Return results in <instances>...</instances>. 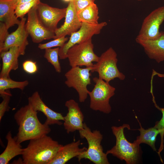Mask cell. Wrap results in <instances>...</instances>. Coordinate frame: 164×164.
Masks as SVG:
<instances>
[{"label":"cell","instance_id":"6da1fadb","mask_svg":"<svg viewBox=\"0 0 164 164\" xmlns=\"http://www.w3.org/2000/svg\"><path fill=\"white\" fill-rule=\"evenodd\" d=\"M37 113L28 104L21 107L15 114L14 118L19 128L17 134L14 137L18 142L21 144L47 135L50 132L49 125L40 121Z\"/></svg>","mask_w":164,"mask_h":164},{"label":"cell","instance_id":"7a4b0ae2","mask_svg":"<svg viewBox=\"0 0 164 164\" xmlns=\"http://www.w3.org/2000/svg\"><path fill=\"white\" fill-rule=\"evenodd\" d=\"M63 145L46 135L30 140L22 154L23 164H49Z\"/></svg>","mask_w":164,"mask_h":164},{"label":"cell","instance_id":"3957f363","mask_svg":"<svg viewBox=\"0 0 164 164\" xmlns=\"http://www.w3.org/2000/svg\"><path fill=\"white\" fill-rule=\"evenodd\" d=\"M130 129L128 124H124L119 126L111 127L112 132L116 138L115 145L106 153L111 154L121 161L124 160L127 164H135L141 159V149L140 145L129 142L124 133L125 128Z\"/></svg>","mask_w":164,"mask_h":164},{"label":"cell","instance_id":"277c9868","mask_svg":"<svg viewBox=\"0 0 164 164\" xmlns=\"http://www.w3.org/2000/svg\"><path fill=\"white\" fill-rule=\"evenodd\" d=\"M80 137L87 141L88 147L87 150L77 157L80 162L83 159H88L95 164H109L107 154L104 152L101 142L103 136L100 132L91 131L84 123L83 128L79 131Z\"/></svg>","mask_w":164,"mask_h":164},{"label":"cell","instance_id":"5b68a950","mask_svg":"<svg viewBox=\"0 0 164 164\" xmlns=\"http://www.w3.org/2000/svg\"><path fill=\"white\" fill-rule=\"evenodd\" d=\"M95 84L91 91H88L90 97V107L92 110L108 114L111 111L110 99L115 94V88L99 77L93 78Z\"/></svg>","mask_w":164,"mask_h":164},{"label":"cell","instance_id":"8992f818","mask_svg":"<svg viewBox=\"0 0 164 164\" xmlns=\"http://www.w3.org/2000/svg\"><path fill=\"white\" fill-rule=\"evenodd\" d=\"M117 56L114 49L110 47L101 54L98 61L94 64L91 73L97 72L99 77L108 83L115 78L124 80L125 76L118 68Z\"/></svg>","mask_w":164,"mask_h":164},{"label":"cell","instance_id":"52a82bcc","mask_svg":"<svg viewBox=\"0 0 164 164\" xmlns=\"http://www.w3.org/2000/svg\"><path fill=\"white\" fill-rule=\"evenodd\" d=\"M92 67L82 68L79 66L71 67L65 74V84L69 87L74 89L78 93L80 102H85L88 90V85L91 84V76Z\"/></svg>","mask_w":164,"mask_h":164},{"label":"cell","instance_id":"ba28073f","mask_svg":"<svg viewBox=\"0 0 164 164\" xmlns=\"http://www.w3.org/2000/svg\"><path fill=\"white\" fill-rule=\"evenodd\" d=\"M92 39L76 44L68 50L67 58L71 67L85 66L92 67L93 62H97L99 57L94 51Z\"/></svg>","mask_w":164,"mask_h":164},{"label":"cell","instance_id":"9c48e42d","mask_svg":"<svg viewBox=\"0 0 164 164\" xmlns=\"http://www.w3.org/2000/svg\"><path fill=\"white\" fill-rule=\"evenodd\" d=\"M164 21V6L151 12L143 20L135 41L151 40L160 36V26Z\"/></svg>","mask_w":164,"mask_h":164},{"label":"cell","instance_id":"30bf717a","mask_svg":"<svg viewBox=\"0 0 164 164\" xmlns=\"http://www.w3.org/2000/svg\"><path fill=\"white\" fill-rule=\"evenodd\" d=\"M107 24L106 22H102L96 25L82 22L79 29L72 33L69 40L60 47L59 55L60 59L67 58V52L70 48L76 44L91 39L94 35L99 34L102 28Z\"/></svg>","mask_w":164,"mask_h":164},{"label":"cell","instance_id":"8fae6325","mask_svg":"<svg viewBox=\"0 0 164 164\" xmlns=\"http://www.w3.org/2000/svg\"><path fill=\"white\" fill-rule=\"evenodd\" d=\"M37 5L28 13L25 27L32 42L39 43L44 40L53 39L55 34L54 32L46 29L40 22L37 14Z\"/></svg>","mask_w":164,"mask_h":164},{"label":"cell","instance_id":"7c38bea8","mask_svg":"<svg viewBox=\"0 0 164 164\" xmlns=\"http://www.w3.org/2000/svg\"><path fill=\"white\" fill-rule=\"evenodd\" d=\"M67 8L60 9L50 6L41 2L37 5V12L42 25L47 29L55 32L59 22L65 17Z\"/></svg>","mask_w":164,"mask_h":164},{"label":"cell","instance_id":"4fadbf2b","mask_svg":"<svg viewBox=\"0 0 164 164\" xmlns=\"http://www.w3.org/2000/svg\"><path fill=\"white\" fill-rule=\"evenodd\" d=\"M68 112L64 117L63 126L67 134L83 128L84 115L78 104L74 100L67 101L65 104Z\"/></svg>","mask_w":164,"mask_h":164},{"label":"cell","instance_id":"5bb4252c","mask_svg":"<svg viewBox=\"0 0 164 164\" xmlns=\"http://www.w3.org/2000/svg\"><path fill=\"white\" fill-rule=\"evenodd\" d=\"M26 19L25 17L21 19L16 29L6 37L0 52L8 50L10 47L16 46L19 48L21 55H23L29 43L27 37L29 35L26 30L25 24Z\"/></svg>","mask_w":164,"mask_h":164},{"label":"cell","instance_id":"9a60e30c","mask_svg":"<svg viewBox=\"0 0 164 164\" xmlns=\"http://www.w3.org/2000/svg\"><path fill=\"white\" fill-rule=\"evenodd\" d=\"M65 18L63 24L55 31L53 39L65 37L67 35L70 36L81 27L82 22L78 18L74 0L69 2Z\"/></svg>","mask_w":164,"mask_h":164},{"label":"cell","instance_id":"2e32d148","mask_svg":"<svg viewBox=\"0 0 164 164\" xmlns=\"http://www.w3.org/2000/svg\"><path fill=\"white\" fill-rule=\"evenodd\" d=\"M28 104L36 111L43 113L46 117L45 123L49 125L56 124L61 125L64 116L60 113L56 112L47 106L42 100L38 91H35L28 98Z\"/></svg>","mask_w":164,"mask_h":164},{"label":"cell","instance_id":"e0dca14e","mask_svg":"<svg viewBox=\"0 0 164 164\" xmlns=\"http://www.w3.org/2000/svg\"><path fill=\"white\" fill-rule=\"evenodd\" d=\"M136 41L143 48L150 59L158 63L164 61V32L161 31L160 36L156 39Z\"/></svg>","mask_w":164,"mask_h":164},{"label":"cell","instance_id":"ac0fdd59","mask_svg":"<svg viewBox=\"0 0 164 164\" xmlns=\"http://www.w3.org/2000/svg\"><path fill=\"white\" fill-rule=\"evenodd\" d=\"M80 141L79 140L63 145L49 164H65L71 159L80 155L87 148L80 147Z\"/></svg>","mask_w":164,"mask_h":164},{"label":"cell","instance_id":"d6986e66","mask_svg":"<svg viewBox=\"0 0 164 164\" xmlns=\"http://www.w3.org/2000/svg\"><path fill=\"white\" fill-rule=\"evenodd\" d=\"M0 53L2 66L0 77H10L11 71L16 70L18 68V58L21 55L19 48L17 46H12L7 51L0 52Z\"/></svg>","mask_w":164,"mask_h":164},{"label":"cell","instance_id":"ffe728a7","mask_svg":"<svg viewBox=\"0 0 164 164\" xmlns=\"http://www.w3.org/2000/svg\"><path fill=\"white\" fill-rule=\"evenodd\" d=\"M17 5L16 0H0V21L8 29L20 22L15 14Z\"/></svg>","mask_w":164,"mask_h":164},{"label":"cell","instance_id":"44dd1931","mask_svg":"<svg viewBox=\"0 0 164 164\" xmlns=\"http://www.w3.org/2000/svg\"><path fill=\"white\" fill-rule=\"evenodd\" d=\"M7 141L6 147L0 155V164H7L16 156L22 155L24 148L21 144L18 142L15 138H13L11 131L8 132L6 136Z\"/></svg>","mask_w":164,"mask_h":164},{"label":"cell","instance_id":"7402d4cb","mask_svg":"<svg viewBox=\"0 0 164 164\" xmlns=\"http://www.w3.org/2000/svg\"><path fill=\"white\" fill-rule=\"evenodd\" d=\"M139 123L140 127L138 130L140 132V135L137 137L133 142L138 145L142 143L147 144L154 151H156L155 143L157 136L160 133L159 131L154 127L145 129Z\"/></svg>","mask_w":164,"mask_h":164},{"label":"cell","instance_id":"603a6c76","mask_svg":"<svg viewBox=\"0 0 164 164\" xmlns=\"http://www.w3.org/2000/svg\"><path fill=\"white\" fill-rule=\"evenodd\" d=\"M98 8L94 3L77 12L78 18L81 22L92 25L98 23Z\"/></svg>","mask_w":164,"mask_h":164},{"label":"cell","instance_id":"cb8c5ba5","mask_svg":"<svg viewBox=\"0 0 164 164\" xmlns=\"http://www.w3.org/2000/svg\"><path fill=\"white\" fill-rule=\"evenodd\" d=\"M28 80L16 81L8 77H0V95L1 97L7 93L10 89L18 88L23 90L28 85Z\"/></svg>","mask_w":164,"mask_h":164},{"label":"cell","instance_id":"d4e9b609","mask_svg":"<svg viewBox=\"0 0 164 164\" xmlns=\"http://www.w3.org/2000/svg\"><path fill=\"white\" fill-rule=\"evenodd\" d=\"M59 47L45 49L44 57L48 62L53 67L56 71L60 73L61 71L60 65L59 60Z\"/></svg>","mask_w":164,"mask_h":164},{"label":"cell","instance_id":"484cf974","mask_svg":"<svg viewBox=\"0 0 164 164\" xmlns=\"http://www.w3.org/2000/svg\"><path fill=\"white\" fill-rule=\"evenodd\" d=\"M152 101L154 104L155 107L159 110L160 111L162 114V117L161 119L159 121H156L154 127L158 129L159 131V134L160 135L161 142L160 147L158 150V153L161 158L160 156V153L163 149L164 147V108L160 107L156 104L155 98L152 93Z\"/></svg>","mask_w":164,"mask_h":164},{"label":"cell","instance_id":"4316f807","mask_svg":"<svg viewBox=\"0 0 164 164\" xmlns=\"http://www.w3.org/2000/svg\"><path fill=\"white\" fill-rule=\"evenodd\" d=\"M40 2V0H33L17 5L15 11L17 17L21 19L24 17L25 15L27 14L32 8Z\"/></svg>","mask_w":164,"mask_h":164},{"label":"cell","instance_id":"83f0119b","mask_svg":"<svg viewBox=\"0 0 164 164\" xmlns=\"http://www.w3.org/2000/svg\"><path fill=\"white\" fill-rule=\"evenodd\" d=\"M45 43H39L38 47L40 49L43 50L53 47L62 46L68 40V38L65 37H62Z\"/></svg>","mask_w":164,"mask_h":164},{"label":"cell","instance_id":"f1b7e54d","mask_svg":"<svg viewBox=\"0 0 164 164\" xmlns=\"http://www.w3.org/2000/svg\"><path fill=\"white\" fill-rule=\"evenodd\" d=\"M11 96V94L8 91L7 93L1 97L2 98L3 100L0 104V121L5 113L8 111L9 109V103Z\"/></svg>","mask_w":164,"mask_h":164},{"label":"cell","instance_id":"f546056e","mask_svg":"<svg viewBox=\"0 0 164 164\" xmlns=\"http://www.w3.org/2000/svg\"><path fill=\"white\" fill-rule=\"evenodd\" d=\"M24 70L26 73L32 74L36 73L38 70L36 62L31 60L25 61L22 64Z\"/></svg>","mask_w":164,"mask_h":164},{"label":"cell","instance_id":"4dcf8cb0","mask_svg":"<svg viewBox=\"0 0 164 164\" xmlns=\"http://www.w3.org/2000/svg\"><path fill=\"white\" fill-rule=\"evenodd\" d=\"M95 0H74L77 12L94 3Z\"/></svg>","mask_w":164,"mask_h":164},{"label":"cell","instance_id":"1f68e13d","mask_svg":"<svg viewBox=\"0 0 164 164\" xmlns=\"http://www.w3.org/2000/svg\"><path fill=\"white\" fill-rule=\"evenodd\" d=\"M5 24L0 22V48H1L8 35L9 34Z\"/></svg>","mask_w":164,"mask_h":164},{"label":"cell","instance_id":"d6a6232c","mask_svg":"<svg viewBox=\"0 0 164 164\" xmlns=\"http://www.w3.org/2000/svg\"><path fill=\"white\" fill-rule=\"evenodd\" d=\"M33 0H16L17 5L21 3L31 1Z\"/></svg>","mask_w":164,"mask_h":164},{"label":"cell","instance_id":"836d02e7","mask_svg":"<svg viewBox=\"0 0 164 164\" xmlns=\"http://www.w3.org/2000/svg\"><path fill=\"white\" fill-rule=\"evenodd\" d=\"M63 0V1H64L65 2H70V1H73V0Z\"/></svg>","mask_w":164,"mask_h":164},{"label":"cell","instance_id":"e575fe53","mask_svg":"<svg viewBox=\"0 0 164 164\" xmlns=\"http://www.w3.org/2000/svg\"><path fill=\"white\" fill-rule=\"evenodd\" d=\"M137 0V1H142V0Z\"/></svg>","mask_w":164,"mask_h":164}]
</instances>
